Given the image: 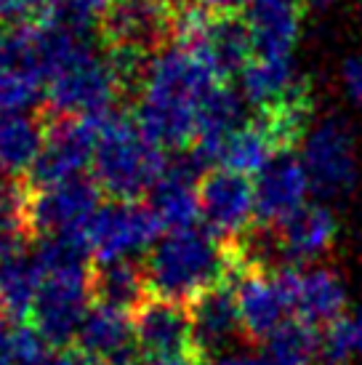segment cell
<instances>
[{
  "label": "cell",
  "instance_id": "6da1fadb",
  "mask_svg": "<svg viewBox=\"0 0 362 365\" xmlns=\"http://www.w3.org/2000/svg\"><path fill=\"white\" fill-rule=\"evenodd\" d=\"M219 81L213 70L187 46L173 43L155 56L136 96L133 118L155 144L168 153H184L197 136V112Z\"/></svg>",
  "mask_w": 362,
  "mask_h": 365
},
{
  "label": "cell",
  "instance_id": "7a4b0ae2",
  "mask_svg": "<svg viewBox=\"0 0 362 365\" xmlns=\"http://www.w3.org/2000/svg\"><path fill=\"white\" fill-rule=\"evenodd\" d=\"M141 262L152 296L171 299L179 304H190L202 291L234 280L229 245L197 227L165 232Z\"/></svg>",
  "mask_w": 362,
  "mask_h": 365
},
{
  "label": "cell",
  "instance_id": "3957f363",
  "mask_svg": "<svg viewBox=\"0 0 362 365\" xmlns=\"http://www.w3.org/2000/svg\"><path fill=\"white\" fill-rule=\"evenodd\" d=\"M99 142L90 176L110 200H141L168 171V153L139 128L133 115H99Z\"/></svg>",
  "mask_w": 362,
  "mask_h": 365
},
{
  "label": "cell",
  "instance_id": "277c9868",
  "mask_svg": "<svg viewBox=\"0 0 362 365\" xmlns=\"http://www.w3.org/2000/svg\"><path fill=\"white\" fill-rule=\"evenodd\" d=\"M176 43L197 53L213 75L227 83L256 56V43L242 14L202 9L200 3L176 11Z\"/></svg>",
  "mask_w": 362,
  "mask_h": 365
},
{
  "label": "cell",
  "instance_id": "5b68a950",
  "mask_svg": "<svg viewBox=\"0 0 362 365\" xmlns=\"http://www.w3.org/2000/svg\"><path fill=\"white\" fill-rule=\"evenodd\" d=\"M125 99L104 51L88 46L46 83L43 112L48 118H99Z\"/></svg>",
  "mask_w": 362,
  "mask_h": 365
},
{
  "label": "cell",
  "instance_id": "8992f818",
  "mask_svg": "<svg viewBox=\"0 0 362 365\" xmlns=\"http://www.w3.org/2000/svg\"><path fill=\"white\" fill-rule=\"evenodd\" d=\"M99 38L104 51L136 53L152 61L176 43V11L162 0H112Z\"/></svg>",
  "mask_w": 362,
  "mask_h": 365
},
{
  "label": "cell",
  "instance_id": "52a82bcc",
  "mask_svg": "<svg viewBox=\"0 0 362 365\" xmlns=\"http://www.w3.org/2000/svg\"><path fill=\"white\" fill-rule=\"evenodd\" d=\"M160 222L150 203L141 200H107L90 216L83 230L93 262L133 259L147 254L160 237Z\"/></svg>",
  "mask_w": 362,
  "mask_h": 365
},
{
  "label": "cell",
  "instance_id": "ba28073f",
  "mask_svg": "<svg viewBox=\"0 0 362 365\" xmlns=\"http://www.w3.org/2000/svg\"><path fill=\"white\" fill-rule=\"evenodd\" d=\"M48 118V115H46ZM99 142L96 118H48V136L38 160L24 176L27 190H46L56 184L81 179L90 168Z\"/></svg>",
  "mask_w": 362,
  "mask_h": 365
},
{
  "label": "cell",
  "instance_id": "9c48e42d",
  "mask_svg": "<svg viewBox=\"0 0 362 365\" xmlns=\"http://www.w3.org/2000/svg\"><path fill=\"white\" fill-rule=\"evenodd\" d=\"M301 163L309 187L320 197H343L357 187L360 158L357 142L343 118H325L304 142Z\"/></svg>",
  "mask_w": 362,
  "mask_h": 365
},
{
  "label": "cell",
  "instance_id": "30bf717a",
  "mask_svg": "<svg viewBox=\"0 0 362 365\" xmlns=\"http://www.w3.org/2000/svg\"><path fill=\"white\" fill-rule=\"evenodd\" d=\"M90 304V267L46 272L32 307V325L51 346H67L78 339Z\"/></svg>",
  "mask_w": 362,
  "mask_h": 365
},
{
  "label": "cell",
  "instance_id": "8fae6325",
  "mask_svg": "<svg viewBox=\"0 0 362 365\" xmlns=\"http://www.w3.org/2000/svg\"><path fill=\"white\" fill-rule=\"evenodd\" d=\"M101 190L93 176H81L72 182L30 190L24 205V224L30 237L51 235H83L90 216L99 211Z\"/></svg>",
  "mask_w": 362,
  "mask_h": 365
},
{
  "label": "cell",
  "instance_id": "7c38bea8",
  "mask_svg": "<svg viewBox=\"0 0 362 365\" xmlns=\"http://www.w3.org/2000/svg\"><path fill=\"white\" fill-rule=\"evenodd\" d=\"M197 197L205 230L224 245L240 240L256 224V187L251 176L216 165L202 173Z\"/></svg>",
  "mask_w": 362,
  "mask_h": 365
},
{
  "label": "cell",
  "instance_id": "4fadbf2b",
  "mask_svg": "<svg viewBox=\"0 0 362 365\" xmlns=\"http://www.w3.org/2000/svg\"><path fill=\"white\" fill-rule=\"evenodd\" d=\"M277 283L288 299L291 312L314 325V328H328L336 320L343 317L346 309V285L341 274L328 269V267H282L277 269Z\"/></svg>",
  "mask_w": 362,
  "mask_h": 365
},
{
  "label": "cell",
  "instance_id": "5bb4252c",
  "mask_svg": "<svg viewBox=\"0 0 362 365\" xmlns=\"http://www.w3.org/2000/svg\"><path fill=\"white\" fill-rule=\"evenodd\" d=\"M187 309L192 323V349L200 360H211L229 352V346L242 339L234 280L202 291L195 302L187 304Z\"/></svg>",
  "mask_w": 362,
  "mask_h": 365
},
{
  "label": "cell",
  "instance_id": "9a60e30c",
  "mask_svg": "<svg viewBox=\"0 0 362 365\" xmlns=\"http://www.w3.org/2000/svg\"><path fill=\"white\" fill-rule=\"evenodd\" d=\"M242 99L259 112H274L301 102H314L312 83L296 70L293 56H262L240 72Z\"/></svg>",
  "mask_w": 362,
  "mask_h": 365
},
{
  "label": "cell",
  "instance_id": "2e32d148",
  "mask_svg": "<svg viewBox=\"0 0 362 365\" xmlns=\"http://www.w3.org/2000/svg\"><path fill=\"white\" fill-rule=\"evenodd\" d=\"M256 222L277 227L306 205L309 176L296 153H282L256 176Z\"/></svg>",
  "mask_w": 362,
  "mask_h": 365
},
{
  "label": "cell",
  "instance_id": "e0dca14e",
  "mask_svg": "<svg viewBox=\"0 0 362 365\" xmlns=\"http://www.w3.org/2000/svg\"><path fill=\"white\" fill-rule=\"evenodd\" d=\"M234 294H237L245 341L262 344L267 336L274 334L288 320L285 314L291 312V307L274 272H264V269L234 272Z\"/></svg>",
  "mask_w": 362,
  "mask_h": 365
},
{
  "label": "cell",
  "instance_id": "ac0fdd59",
  "mask_svg": "<svg viewBox=\"0 0 362 365\" xmlns=\"http://www.w3.org/2000/svg\"><path fill=\"white\" fill-rule=\"evenodd\" d=\"M133 328L141 357H171L195 352L187 304L150 296L133 312Z\"/></svg>",
  "mask_w": 362,
  "mask_h": 365
},
{
  "label": "cell",
  "instance_id": "d6986e66",
  "mask_svg": "<svg viewBox=\"0 0 362 365\" xmlns=\"http://www.w3.org/2000/svg\"><path fill=\"white\" fill-rule=\"evenodd\" d=\"M78 349L104 365H139L141 352L133 328V314L107 304H90L78 331Z\"/></svg>",
  "mask_w": 362,
  "mask_h": 365
},
{
  "label": "cell",
  "instance_id": "ffe728a7",
  "mask_svg": "<svg viewBox=\"0 0 362 365\" xmlns=\"http://www.w3.org/2000/svg\"><path fill=\"white\" fill-rule=\"evenodd\" d=\"M277 251L285 267H304L309 262H317L325 256L336 243L338 235V222L331 208L325 205H304L291 219L272 227Z\"/></svg>",
  "mask_w": 362,
  "mask_h": 365
},
{
  "label": "cell",
  "instance_id": "44dd1931",
  "mask_svg": "<svg viewBox=\"0 0 362 365\" xmlns=\"http://www.w3.org/2000/svg\"><path fill=\"white\" fill-rule=\"evenodd\" d=\"M262 56H293V46L301 30L299 0H253L242 11Z\"/></svg>",
  "mask_w": 362,
  "mask_h": 365
},
{
  "label": "cell",
  "instance_id": "7402d4cb",
  "mask_svg": "<svg viewBox=\"0 0 362 365\" xmlns=\"http://www.w3.org/2000/svg\"><path fill=\"white\" fill-rule=\"evenodd\" d=\"M152 296L144 262L136 259H112L90 264V299L93 304L115 307L133 314Z\"/></svg>",
  "mask_w": 362,
  "mask_h": 365
},
{
  "label": "cell",
  "instance_id": "603a6c76",
  "mask_svg": "<svg viewBox=\"0 0 362 365\" xmlns=\"http://www.w3.org/2000/svg\"><path fill=\"white\" fill-rule=\"evenodd\" d=\"M46 136L48 118L43 110L0 118V176H27L46 144Z\"/></svg>",
  "mask_w": 362,
  "mask_h": 365
},
{
  "label": "cell",
  "instance_id": "cb8c5ba5",
  "mask_svg": "<svg viewBox=\"0 0 362 365\" xmlns=\"http://www.w3.org/2000/svg\"><path fill=\"white\" fill-rule=\"evenodd\" d=\"M277 155H282L277 136L272 128L256 115L251 120H245L234 133L227 136V142L219 150L216 165L237 171L242 176H259Z\"/></svg>",
  "mask_w": 362,
  "mask_h": 365
},
{
  "label": "cell",
  "instance_id": "d4e9b609",
  "mask_svg": "<svg viewBox=\"0 0 362 365\" xmlns=\"http://www.w3.org/2000/svg\"><path fill=\"white\" fill-rule=\"evenodd\" d=\"M41 291V269L32 254H16L0 264V312L14 323L32 314Z\"/></svg>",
  "mask_w": 362,
  "mask_h": 365
},
{
  "label": "cell",
  "instance_id": "484cf974",
  "mask_svg": "<svg viewBox=\"0 0 362 365\" xmlns=\"http://www.w3.org/2000/svg\"><path fill=\"white\" fill-rule=\"evenodd\" d=\"M267 365H314L322 357L320 328L291 317L262 341Z\"/></svg>",
  "mask_w": 362,
  "mask_h": 365
},
{
  "label": "cell",
  "instance_id": "4316f807",
  "mask_svg": "<svg viewBox=\"0 0 362 365\" xmlns=\"http://www.w3.org/2000/svg\"><path fill=\"white\" fill-rule=\"evenodd\" d=\"M110 6L112 0H53L41 21L67 35L93 41L99 35Z\"/></svg>",
  "mask_w": 362,
  "mask_h": 365
},
{
  "label": "cell",
  "instance_id": "83f0119b",
  "mask_svg": "<svg viewBox=\"0 0 362 365\" xmlns=\"http://www.w3.org/2000/svg\"><path fill=\"white\" fill-rule=\"evenodd\" d=\"M46 99V83L35 75L19 70H0V118L6 115H24V112H41Z\"/></svg>",
  "mask_w": 362,
  "mask_h": 365
},
{
  "label": "cell",
  "instance_id": "f1b7e54d",
  "mask_svg": "<svg viewBox=\"0 0 362 365\" xmlns=\"http://www.w3.org/2000/svg\"><path fill=\"white\" fill-rule=\"evenodd\" d=\"M53 0H0V24L6 27H21L41 21Z\"/></svg>",
  "mask_w": 362,
  "mask_h": 365
},
{
  "label": "cell",
  "instance_id": "f546056e",
  "mask_svg": "<svg viewBox=\"0 0 362 365\" xmlns=\"http://www.w3.org/2000/svg\"><path fill=\"white\" fill-rule=\"evenodd\" d=\"M341 81H343V88L349 93V99H352L357 107H362V56H349V59L343 61L341 67Z\"/></svg>",
  "mask_w": 362,
  "mask_h": 365
},
{
  "label": "cell",
  "instance_id": "4dcf8cb0",
  "mask_svg": "<svg viewBox=\"0 0 362 365\" xmlns=\"http://www.w3.org/2000/svg\"><path fill=\"white\" fill-rule=\"evenodd\" d=\"M48 365H104V363L96 360V357H90L88 352L78 349V346H67V349H61L59 355H51Z\"/></svg>",
  "mask_w": 362,
  "mask_h": 365
},
{
  "label": "cell",
  "instance_id": "1f68e13d",
  "mask_svg": "<svg viewBox=\"0 0 362 365\" xmlns=\"http://www.w3.org/2000/svg\"><path fill=\"white\" fill-rule=\"evenodd\" d=\"M14 320H9L0 312V365H11V355H14V331H16Z\"/></svg>",
  "mask_w": 362,
  "mask_h": 365
},
{
  "label": "cell",
  "instance_id": "d6a6232c",
  "mask_svg": "<svg viewBox=\"0 0 362 365\" xmlns=\"http://www.w3.org/2000/svg\"><path fill=\"white\" fill-rule=\"evenodd\" d=\"M202 365H267V360L256 355H245V352H224L219 357L202 360Z\"/></svg>",
  "mask_w": 362,
  "mask_h": 365
},
{
  "label": "cell",
  "instance_id": "836d02e7",
  "mask_svg": "<svg viewBox=\"0 0 362 365\" xmlns=\"http://www.w3.org/2000/svg\"><path fill=\"white\" fill-rule=\"evenodd\" d=\"M139 365H202V360L195 352H187V355H171V357H141Z\"/></svg>",
  "mask_w": 362,
  "mask_h": 365
},
{
  "label": "cell",
  "instance_id": "e575fe53",
  "mask_svg": "<svg viewBox=\"0 0 362 365\" xmlns=\"http://www.w3.org/2000/svg\"><path fill=\"white\" fill-rule=\"evenodd\" d=\"M253 0H200L202 9L211 11H229V14H240V9L245 11Z\"/></svg>",
  "mask_w": 362,
  "mask_h": 365
},
{
  "label": "cell",
  "instance_id": "d590c367",
  "mask_svg": "<svg viewBox=\"0 0 362 365\" xmlns=\"http://www.w3.org/2000/svg\"><path fill=\"white\" fill-rule=\"evenodd\" d=\"M349 328H352L354 355H362V309L354 314V317H349Z\"/></svg>",
  "mask_w": 362,
  "mask_h": 365
},
{
  "label": "cell",
  "instance_id": "8d00e7d4",
  "mask_svg": "<svg viewBox=\"0 0 362 365\" xmlns=\"http://www.w3.org/2000/svg\"><path fill=\"white\" fill-rule=\"evenodd\" d=\"M301 6H306V9H325V6H331L333 0H299Z\"/></svg>",
  "mask_w": 362,
  "mask_h": 365
},
{
  "label": "cell",
  "instance_id": "74e56055",
  "mask_svg": "<svg viewBox=\"0 0 362 365\" xmlns=\"http://www.w3.org/2000/svg\"><path fill=\"white\" fill-rule=\"evenodd\" d=\"M162 3H165V6H171L173 11H184V9H190L192 6L190 0H162Z\"/></svg>",
  "mask_w": 362,
  "mask_h": 365
},
{
  "label": "cell",
  "instance_id": "f35d334b",
  "mask_svg": "<svg viewBox=\"0 0 362 365\" xmlns=\"http://www.w3.org/2000/svg\"><path fill=\"white\" fill-rule=\"evenodd\" d=\"M0 70H3V59H0Z\"/></svg>",
  "mask_w": 362,
  "mask_h": 365
}]
</instances>
